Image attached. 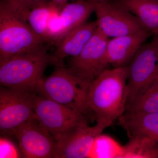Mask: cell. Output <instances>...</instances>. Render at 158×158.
<instances>
[{
    "mask_svg": "<svg viewBox=\"0 0 158 158\" xmlns=\"http://www.w3.org/2000/svg\"><path fill=\"white\" fill-rule=\"evenodd\" d=\"M19 157V153L13 142L7 138H1L0 139V158Z\"/></svg>",
    "mask_w": 158,
    "mask_h": 158,
    "instance_id": "obj_22",
    "label": "cell"
},
{
    "mask_svg": "<svg viewBox=\"0 0 158 158\" xmlns=\"http://www.w3.org/2000/svg\"><path fill=\"white\" fill-rule=\"evenodd\" d=\"M126 112L158 113V81L141 96L127 104Z\"/></svg>",
    "mask_w": 158,
    "mask_h": 158,
    "instance_id": "obj_19",
    "label": "cell"
},
{
    "mask_svg": "<svg viewBox=\"0 0 158 158\" xmlns=\"http://www.w3.org/2000/svg\"><path fill=\"white\" fill-rule=\"evenodd\" d=\"M135 15L145 28L158 37V0H116Z\"/></svg>",
    "mask_w": 158,
    "mask_h": 158,
    "instance_id": "obj_15",
    "label": "cell"
},
{
    "mask_svg": "<svg viewBox=\"0 0 158 158\" xmlns=\"http://www.w3.org/2000/svg\"><path fill=\"white\" fill-rule=\"evenodd\" d=\"M24 157L54 158L56 140L42 127L37 119L19 128L14 134Z\"/></svg>",
    "mask_w": 158,
    "mask_h": 158,
    "instance_id": "obj_11",
    "label": "cell"
},
{
    "mask_svg": "<svg viewBox=\"0 0 158 158\" xmlns=\"http://www.w3.org/2000/svg\"><path fill=\"white\" fill-rule=\"evenodd\" d=\"M122 158H158V142L144 136L130 138Z\"/></svg>",
    "mask_w": 158,
    "mask_h": 158,
    "instance_id": "obj_17",
    "label": "cell"
},
{
    "mask_svg": "<svg viewBox=\"0 0 158 158\" xmlns=\"http://www.w3.org/2000/svg\"><path fill=\"white\" fill-rule=\"evenodd\" d=\"M118 119L129 138L144 136L158 142V113L126 112Z\"/></svg>",
    "mask_w": 158,
    "mask_h": 158,
    "instance_id": "obj_14",
    "label": "cell"
},
{
    "mask_svg": "<svg viewBox=\"0 0 158 158\" xmlns=\"http://www.w3.org/2000/svg\"><path fill=\"white\" fill-rule=\"evenodd\" d=\"M127 104L141 96L158 81V44L154 37L144 44L127 66Z\"/></svg>",
    "mask_w": 158,
    "mask_h": 158,
    "instance_id": "obj_5",
    "label": "cell"
},
{
    "mask_svg": "<svg viewBox=\"0 0 158 158\" xmlns=\"http://www.w3.org/2000/svg\"><path fill=\"white\" fill-rule=\"evenodd\" d=\"M52 2H46L34 7L29 11L28 21L31 28L44 42H47L46 26Z\"/></svg>",
    "mask_w": 158,
    "mask_h": 158,
    "instance_id": "obj_20",
    "label": "cell"
},
{
    "mask_svg": "<svg viewBox=\"0 0 158 158\" xmlns=\"http://www.w3.org/2000/svg\"><path fill=\"white\" fill-rule=\"evenodd\" d=\"M123 146L107 135H100L91 147L88 158H122Z\"/></svg>",
    "mask_w": 158,
    "mask_h": 158,
    "instance_id": "obj_18",
    "label": "cell"
},
{
    "mask_svg": "<svg viewBox=\"0 0 158 158\" xmlns=\"http://www.w3.org/2000/svg\"><path fill=\"white\" fill-rule=\"evenodd\" d=\"M29 11L11 0H1L0 65L43 43L29 24Z\"/></svg>",
    "mask_w": 158,
    "mask_h": 158,
    "instance_id": "obj_2",
    "label": "cell"
},
{
    "mask_svg": "<svg viewBox=\"0 0 158 158\" xmlns=\"http://www.w3.org/2000/svg\"><path fill=\"white\" fill-rule=\"evenodd\" d=\"M50 64L54 65L52 56L41 44L0 65V84L14 90L34 92Z\"/></svg>",
    "mask_w": 158,
    "mask_h": 158,
    "instance_id": "obj_3",
    "label": "cell"
},
{
    "mask_svg": "<svg viewBox=\"0 0 158 158\" xmlns=\"http://www.w3.org/2000/svg\"><path fill=\"white\" fill-rule=\"evenodd\" d=\"M96 20L86 22L69 31L56 46L52 56L54 65L64 66L63 60L66 57H75L81 53L97 29Z\"/></svg>",
    "mask_w": 158,
    "mask_h": 158,
    "instance_id": "obj_13",
    "label": "cell"
},
{
    "mask_svg": "<svg viewBox=\"0 0 158 158\" xmlns=\"http://www.w3.org/2000/svg\"><path fill=\"white\" fill-rule=\"evenodd\" d=\"M94 9V3L81 0L68 2L63 6L60 11L63 38L69 31L87 22Z\"/></svg>",
    "mask_w": 158,
    "mask_h": 158,
    "instance_id": "obj_16",
    "label": "cell"
},
{
    "mask_svg": "<svg viewBox=\"0 0 158 158\" xmlns=\"http://www.w3.org/2000/svg\"><path fill=\"white\" fill-rule=\"evenodd\" d=\"M61 9L52 2L47 23V42L53 43L56 46L63 38V27L60 17Z\"/></svg>",
    "mask_w": 158,
    "mask_h": 158,
    "instance_id": "obj_21",
    "label": "cell"
},
{
    "mask_svg": "<svg viewBox=\"0 0 158 158\" xmlns=\"http://www.w3.org/2000/svg\"><path fill=\"white\" fill-rule=\"evenodd\" d=\"M154 37H155L156 38L157 40L158 44V37H156V36H155Z\"/></svg>",
    "mask_w": 158,
    "mask_h": 158,
    "instance_id": "obj_27",
    "label": "cell"
},
{
    "mask_svg": "<svg viewBox=\"0 0 158 158\" xmlns=\"http://www.w3.org/2000/svg\"><path fill=\"white\" fill-rule=\"evenodd\" d=\"M151 33L147 30L109 39L107 56L109 64L115 67L127 66Z\"/></svg>",
    "mask_w": 158,
    "mask_h": 158,
    "instance_id": "obj_12",
    "label": "cell"
},
{
    "mask_svg": "<svg viewBox=\"0 0 158 158\" xmlns=\"http://www.w3.org/2000/svg\"><path fill=\"white\" fill-rule=\"evenodd\" d=\"M33 93L36 119L56 140L69 130L87 123L84 114L42 96Z\"/></svg>",
    "mask_w": 158,
    "mask_h": 158,
    "instance_id": "obj_6",
    "label": "cell"
},
{
    "mask_svg": "<svg viewBox=\"0 0 158 158\" xmlns=\"http://www.w3.org/2000/svg\"><path fill=\"white\" fill-rule=\"evenodd\" d=\"M34 92L0 88V130L1 134L14 135L28 122L36 119L33 103Z\"/></svg>",
    "mask_w": 158,
    "mask_h": 158,
    "instance_id": "obj_7",
    "label": "cell"
},
{
    "mask_svg": "<svg viewBox=\"0 0 158 158\" xmlns=\"http://www.w3.org/2000/svg\"><path fill=\"white\" fill-rule=\"evenodd\" d=\"M11 1H13L14 2L17 3L18 5H19L22 2L23 0H11Z\"/></svg>",
    "mask_w": 158,
    "mask_h": 158,
    "instance_id": "obj_25",
    "label": "cell"
},
{
    "mask_svg": "<svg viewBox=\"0 0 158 158\" xmlns=\"http://www.w3.org/2000/svg\"><path fill=\"white\" fill-rule=\"evenodd\" d=\"M109 37L98 27L85 47L77 56L72 57L69 71L85 81H92L109 65L107 56Z\"/></svg>",
    "mask_w": 158,
    "mask_h": 158,
    "instance_id": "obj_8",
    "label": "cell"
},
{
    "mask_svg": "<svg viewBox=\"0 0 158 158\" xmlns=\"http://www.w3.org/2000/svg\"><path fill=\"white\" fill-rule=\"evenodd\" d=\"M46 2H48L47 0H23L20 4L18 5L30 11L36 6Z\"/></svg>",
    "mask_w": 158,
    "mask_h": 158,
    "instance_id": "obj_23",
    "label": "cell"
},
{
    "mask_svg": "<svg viewBox=\"0 0 158 158\" xmlns=\"http://www.w3.org/2000/svg\"><path fill=\"white\" fill-rule=\"evenodd\" d=\"M49 76L41 79L35 92L85 114L88 110L90 83L76 77L64 66H56Z\"/></svg>",
    "mask_w": 158,
    "mask_h": 158,
    "instance_id": "obj_4",
    "label": "cell"
},
{
    "mask_svg": "<svg viewBox=\"0 0 158 158\" xmlns=\"http://www.w3.org/2000/svg\"></svg>",
    "mask_w": 158,
    "mask_h": 158,
    "instance_id": "obj_28",
    "label": "cell"
},
{
    "mask_svg": "<svg viewBox=\"0 0 158 158\" xmlns=\"http://www.w3.org/2000/svg\"><path fill=\"white\" fill-rule=\"evenodd\" d=\"M75 1H77V0H75ZM81 1H87V2H91L94 3L101 1V0H81Z\"/></svg>",
    "mask_w": 158,
    "mask_h": 158,
    "instance_id": "obj_26",
    "label": "cell"
},
{
    "mask_svg": "<svg viewBox=\"0 0 158 158\" xmlns=\"http://www.w3.org/2000/svg\"><path fill=\"white\" fill-rule=\"evenodd\" d=\"M69 0H52L54 4L58 7L62 9L63 6L68 2Z\"/></svg>",
    "mask_w": 158,
    "mask_h": 158,
    "instance_id": "obj_24",
    "label": "cell"
},
{
    "mask_svg": "<svg viewBox=\"0 0 158 158\" xmlns=\"http://www.w3.org/2000/svg\"><path fill=\"white\" fill-rule=\"evenodd\" d=\"M94 3L98 27L109 38L146 30L135 15L116 0H101Z\"/></svg>",
    "mask_w": 158,
    "mask_h": 158,
    "instance_id": "obj_9",
    "label": "cell"
},
{
    "mask_svg": "<svg viewBox=\"0 0 158 158\" xmlns=\"http://www.w3.org/2000/svg\"><path fill=\"white\" fill-rule=\"evenodd\" d=\"M127 79V68L124 66L107 69L90 82L88 107L95 114L97 122L109 127L125 113Z\"/></svg>",
    "mask_w": 158,
    "mask_h": 158,
    "instance_id": "obj_1",
    "label": "cell"
},
{
    "mask_svg": "<svg viewBox=\"0 0 158 158\" xmlns=\"http://www.w3.org/2000/svg\"><path fill=\"white\" fill-rule=\"evenodd\" d=\"M107 127L98 122L93 126L85 123L69 130L56 140L54 158H88L95 139Z\"/></svg>",
    "mask_w": 158,
    "mask_h": 158,
    "instance_id": "obj_10",
    "label": "cell"
}]
</instances>
